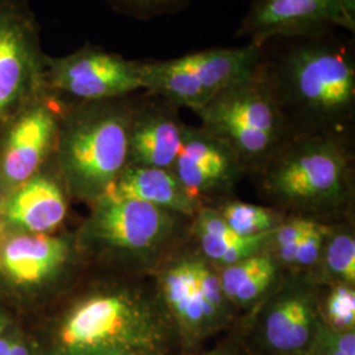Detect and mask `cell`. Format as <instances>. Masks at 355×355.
<instances>
[{"label": "cell", "instance_id": "cell-1", "mask_svg": "<svg viewBox=\"0 0 355 355\" xmlns=\"http://www.w3.org/2000/svg\"><path fill=\"white\" fill-rule=\"evenodd\" d=\"M258 69L293 136L341 139L354 112V38H274L262 45Z\"/></svg>", "mask_w": 355, "mask_h": 355}, {"label": "cell", "instance_id": "cell-2", "mask_svg": "<svg viewBox=\"0 0 355 355\" xmlns=\"http://www.w3.org/2000/svg\"><path fill=\"white\" fill-rule=\"evenodd\" d=\"M137 94L67 103L53 158L67 193L94 204L129 165V135Z\"/></svg>", "mask_w": 355, "mask_h": 355}, {"label": "cell", "instance_id": "cell-3", "mask_svg": "<svg viewBox=\"0 0 355 355\" xmlns=\"http://www.w3.org/2000/svg\"><path fill=\"white\" fill-rule=\"evenodd\" d=\"M161 340L158 320L137 295L101 288L82 295L55 320L49 355H146Z\"/></svg>", "mask_w": 355, "mask_h": 355}, {"label": "cell", "instance_id": "cell-4", "mask_svg": "<svg viewBox=\"0 0 355 355\" xmlns=\"http://www.w3.org/2000/svg\"><path fill=\"white\" fill-rule=\"evenodd\" d=\"M196 114L240 161L271 159L292 137L258 66L253 74L218 94Z\"/></svg>", "mask_w": 355, "mask_h": 355}, {"label": "cell", "instance_id": "cell-5", "mask_svg": "<svg viewBox=\"0 0 355 355\" xmlns=\"http://www.w3.org/2000/svg\"><path fill=\"white\" fill-rule=\"evenodd\" d=\"M261 53L262 45L248 42L144 61V91L198 112L218 94L252 76Z\"/></svg>", "mask_w": 355, "mask_h": 355}, {"label": "cell", "instance_id": "cell-6", "mask_svg": "<svg viewBox=\"0 0 355 355\" xmlns=\"http://www.w3.org/2000/svg\"><path fill=\"white\" fill-rule=\"evenodd\" d=\"M76 245L58 233L7 230L0 237V300L11 311L42 303L67 274Z\"/></svg>", "mask_w": 355, "mask_h": 355}, {"label": "cell", "instance_id": "cell-7", "mask_svg": "<svg viewBox=\"0 0 355 355\" xmlns=\"http://www.w3.org/2000/svg\"><path fill=\"white\" fill-rule=\"evenodd\" d=\"M67 103L42 87L0 129V193L4 198L53 159Z\"/></svg>", "mask_w": 355, "mask_h": 355}, {"label": "cell", "instance_id": "cell-8", "mask_svg": "<svg viewBox=\"0 0 355 355\" xmlns=\"http://www.w3.org/2000/svg\"><path fill=\"white\" fill-rule=\"evenodd\" d=\"M44 86L66 102H99L144 91V61L86 44L62 57L46 54Z\"/></svg>", "mask_w": 355, "mask_h": 355}, {"label": "cell", "instance_id": "cell-9", "mask_svg": "<svg viewBox=\"0 0 355 355\" xmlns=\"http://www.w3.org/2000/svg\"><path fill=\"white\" fill-rule=\"evenodd\" d=\"M45 58L31 0H0V129L45 87Z\"/></svg>", "mask_w": 355, "mask_h": 355}, {"label": "cell", "instance_id": "cell-10", "mask_svg": "<svg viewBox=\"0 0 355 355\" xmlns=\"http://www.w3.org/2000/svg\"><path fill=\"white\" fill-rule=\"evenodd\" d=\"M349 155L343 139L296 135L271 158L270 184L293 200H321L343 187Z\"/></svg>", "mask_w": 355, "mask_h": 355}, {"label": "cell", "instance_id": "cell-11", "mask_svg": "<svg viewBox=\"0 0 355 355\" xmlns=\"http://www.w3.org/2000/svg\"><path fill=\"white\" fill-rule=\"evenodd\" d=\"M79 230L76 245L94 253L139 254L164 241L168 211L140 200L101 199Z\"/></svg>", "mask_w": 355, "mask_h": 355}, {"label": "cell", "instance_id": "cell-12", "mask_svg": "<svg viewBox=\"0 0 355 355\" xmlns=\"http://www.w3.org/2000/svg\"><path fill=\"white\" fill-rule=\"evenodd\" d=\"M340 29L354 35L355 0H250L237 37L263 45L274 38L311 37Z\"/></svg>", "mask_w": 355, "mask_h": 355}, {"label": "cell", "instance_id": "cell-13", "mask_svg": "<svg viewBox=\"0 0 355 355\" xmlns=\"http://www.w3.org/2000/svg\"><path fill=\"white\" fill-rule=\"evenodd\" d=\"M175 107L158 95L139 92L129 135L130 165L167 170L174 167L186 129L178 120Z\"/></svg>", "mask_w": 355, "mask_h": 355}, {"label": "cell", "instance_id": "cell-14", "mask_svg": "<svg viewBox=\"0 0 355 355\" xmlns=\"http://www.w3.org/2000/svg\"><path fill=\"white\" fill-rule=\"evenodd\" d=\"M67 211V190L54 159L4 198L7 230L54 234L62 227Z\"/></svg>", "mask_w": 355, "mask_h": 355}, {"label": "cell", "instance_id": "cell-15", "mask_svg": "<svg viewBox=\"0 0 355 355\" xmlns=\"http://www.w3.org/2000/svg\"><path fill=\"white\" fill-rule=\"evenodd\" d=\"M240 159L228 145L207 128L186 127L183 145L173 167L183 187L193 198L233 175Z\"/></svg>", "mask_w": 355, "mask_h": 355}, {"label": "cell", "instance_id": "cell-16", "mask_svg": "<svg viewBox=\"0 0 355 355\" xmlns=\"http://www.w3.org/2000/svg\"><path fill=\"white\" fill-rule=\"evenodd\" d=\"M101 199L140 200L180 214H192L195 209L193 198L183 187L174 171L130 164Z\"/></svg>", "mask_w": 355, "mask_h": 355}, {"label": "cell", "instance_id": "cell-17", "mask_svg": "<svg viewBox=\"0 0 355 355\" xmlns=\"http://www.w3.org/2000/svg\"><path fill=\"white\" fill-rule=\"evenodd\" d=\"M318 329L316 311L308 296L292 293L274 305L265 321V338L277 352H302L313 341Z\"/></svg>", "mask_w": 355, "mask_h": 355}, {"label": "cell", "instance_id": "cell-18", "mask_svg": "<svg viewBox=\"0 0 355 355\" xmlns=\"http://www.w3.org/2000/svg\"><path fill=\"white\" fill-rule=\"evenodd\" d=\"M166 303L179 325L189 334L212 328L218 316L205 304L193 279L191 261L170 268L164 278Z\"/></svg>", "mask_w": 355, "mask_h": 355}, {"label": "cell", "instance_id": "cell-19", "mask_svg": "<svg viewBox=\"0 0 355 355\" xmlns=\"http://www.w3.org/2000/svg\"><path fill=\"white\" fill-rule=\"evenodd\" d=\"M272 233L274 230H268L255 236H241L236 239H218L209 234H199V239L204 254L208 258L230 266L257 253Z\"/></svg>", "mask_w": 355, "mask_h": 355}, {"label": "cell", "instance_id": "cell-20", "mask_svg": "<svg viewBox=\"0 0 355 355\" xmlns=\"http://www.w3.org/2000/svg\"><path fill=\"white\" fill-rule=\"evenodd\" d=\"M221 215L229 227L241 236H255L274 228V216L263 207L232 203L225 207Z\"/></svg>", "mask_w": 355, "mask_h": 355}, {"label": "cell", "instance_id": "cell-21", "mask_svg": "<svg viewBox=\"0 0 355 355\" xmlns=\"http://www.w3.org/2000/svg\"><path fill=\"white\" fill-rule=\"evenodd\" d=\"M114 12L141 21L183 11L191 0H105Z\"/></svg>", "mask_w": 355, "mask_h": 355}, {"label": "cell", "instance_id": "cell-22", "mask_svg": "<svg viewBox=\"0 0 355 355\" xmlns=\"http://www.w3.org/2000/svg\"><path fill=\"white\" fill-rule=\"evenodd\" d=\"M270 271H275V265L265 255H252L234 265L227 266L220 275L225 297L233 300L234 295L246 282Z\"/></svg>", "mask_w": 355, "mask_h": 355}, {"label": "cell", "instance_id": "cell-23", "mask_svg": "<svg viewBox=\"0 0 355 355\" xmlns=\"http://www.w3.org/2000/svg\"><path fill=\"white\" fill-rule=\"evenodd\" d=\"M327 266L346 284L355 280V241L350 234H337L327 248Z\"/></svg>", "mask_w": 355, "mask_h": 355}, {"label": "cell", "instance_id": "cell-24", "mask_svg": "<svg viewBox=\"0 0 355 355\" xmlns=\"http://www.w3.org/2000/svg\"><path fill=\"white\" fill-rule=\"evenodd\" d=\"M325 309L330 328L354 330L355 293L349 284L340 286L330 293Z\"/></svg>", "mask_w": 355, "mask_h": 355}, {"label": "cell", "instance_id": "cell-25", "mask_svg": "<svg viewBox=\"0 0 355 355\" xmlns=\"http://www.w3.org/2000/svg\"><path fill=\"white\" fill-rule=\"evenodd\" d=\"M309 350L311 355H355L354 330L318 327Z\"/></svg>", "mask_w": 355, "mask_h": 355}, {"label": "cell", "instance_id": "cell-26", "mask_svg": "<svg viewBox=\"0 0 355 355\" xmlns=\"http://www.w3.org/2000/svg\"><path fill=\"white\" fill-rule=\"evenodd\" d=\"M191 267L200 297L209 306V309L220 318L224 312V302L227 299L223 291L220 277L200 261H191Z\"/></svg>", "mask_w": 355, "mask_h": 355}, {"label": "cell", "instance_id": "cell-27", "mask_svg": "<svg viewBox=\"0 0 355 355\" xmlns=\"http://www.w3.org/2000/svg\"><path fill=\"white\" fill-rule=\"evenodd\" d=\"M0 355H44L35 340L15 322L0 336Z\"/></svg>", "mask_w": 355, "mask_h": 355}, {"label": "cell", "instance_id": "cell-28", "mask_svg": "<svg viewBox=\"0 0 355 355\" xmlns=\"http://www.w3.org/2000/svg\"><path fill=\"white\" fill-rule=\"evenodd\" d=\"M328 229L321 227L318 224L315 228L312 229L304 239L300 242L296 253V259L295 265L299 266H311L318 261L321 248L325 240Z\"/></svg>", "mask_w": 355, "mask_h": 355}, {"label": "cell", "instance_id": "cell-29", "mask_svg": "<svg viewBox=\"0 0 355 355\" xmlns=\"http://www.w3.org/2000/svg\"><path fill=\"white\" fill-rule=\"evenodd\" d=\"M316 225H318L316 223L309 220H295L291 223H287L274 232L277 243L279 248L299 243L303 241L305 236Z\"/></svg>", "mask_w": 355, "mask_h": 355}, {"label": "cell", "instance_id": "cell-30", "mask_svg": "<svg viewBox=\"0 0 355 355\" xmlns=\"http://www.w3.org/2000/svg\"><path fill=\"white\" fill-rule=\"evenodd\" d=\"M274 275H275V271H270V272L261 274V275L255 277L253 279L246 282L241 288L237 291V293L234 295L233 300H236V302H239L241 304H246V303L253 302L259 295H262L267 287L270 286Z\"/></svg>", "mask_w": 355, "mask_h": 355}, {"label": "cell", "instance_id": "cell-31", "mask_svg": "<svg viewBox=\"0 0 355 355\" xmlns=\"http://www.w3.org/2000/svg\"><path fill=\"white\" fill-rule=\"evenodd\" d=\"M12 311L0 300V336L12 325Z\"/></svg>", "mask_w": 355, "mask_h": 355}, {"label": "cell", "instance_id": "cell-32", "mask_svg": "<svg viewBox=\"0 0 355 355\" xmlns=\"http://www.w3.org/2000/svg\"><path fill=\"white\" fill-rule=\"evenodd\" d=\"M7 232L4 223V196L0 193V237Z\"/></svg>", "mask_w": 355, "mask_h": 355}, {"label": "cell", "instance_id": "cell-33", "mask_svg": "<svg viewBox=\"0 0 355 355\" xmlns=\"http://www.w3.org/2000/svg\"><path fill=\"white\" fill-rule=\"evenodd\" d=\"M108 355H136V354H130V353H123V352H117V353H111V354Z\"/></svg>", "mask_w": 355, "mask_h": 355}]
</instances>
